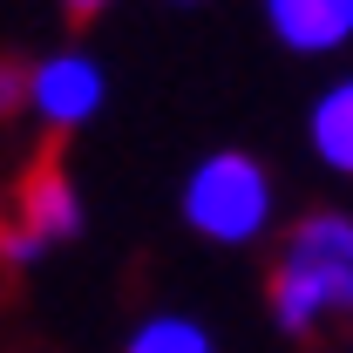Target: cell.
Masks as SVG:
<instances>
[{
	"label": "cell",
	"instance_id": "cell-6",
	"mask_svg": "<svg viewBox=\"0 0 353 353\" xmlns=\"http://www.w3.org/2000/svg\"><path fill=\"white\" fill-rule=\"evenodd\" d=\"M306 136H312V157H319L333 176H353V75L333 82L319 102H312Z\"/></svg>",
	"mask_w": 353,
	"mask_h": 353
},
{
	"label": "cell",
	"instance_id": "cell-3",
	"mask_svg": "<svg viewBox=\"0 0 353 353\" xmlns=\"http://www.w3.org/2000/svg\"><path fill=\"white\" fill-rule=\"evenodd\" d=\"M102 95H109L102 61H95V54H82V48L48 54L41 68L28 75V102H34V116H41V123H54V130H82L88 116L102 109Z\"/></svg>",
	"mask_w": 353,
	"mask_h": 353
},
{
	"label": "cell",
	"instance_id": "cell-9",
	"mask_svg": "<svg viewBox=\"0 0 353 353\" xmlns=\"http://www.w3.org/2000/svg\"><path fill=\"white\" fill-rule=\"evenodd\" d=\"M61 7H75V14H95V7H109V0H61Z\"/></svg>",
	"mask_w": 353,
	"mask_h": 353
},
{
	"label": "cell",
	"instance_id": "cell-2",
	"mask_svg": "<svg viewBox=\"0 0 353 353\" xmlns=\"http://www.w3.org/2000/svg\"><path fill=\"white\" fill-rule=\"evenodd\" d=\"M183 224L211 245H252L272 224V176L259 157L245 150H218L204 157L190 183H183Z\"/></svg>",
	"mask_w": 353,
	"mask_h": 353
},
{
	"label": "cell",
	"instance_id": "cell-4",
	"mask_svg": "<svg viewBox=\"0 0 353 353\" xmlns=\"http://www.w3.org/2000/svg\"><path fill=\"white\" fill-rule=\"evenodd\" d=\"M265 21L292 54H333L353 41V0H265Z\"/></svg>",
	"mask_w": 353,
	"mask_h": 353
},
{
	"label": "cell",
	"instance_id": "cell-5",
	"mask_svg": "<svg viewBox=\"0 0 353 353\" xmlns=\"http://www.w3.org/2000/svg\"><path fill=\"white\" fill-rule=\"evenodd\" d=\"M14 231H28L34 245H54V238H75L82 231V197H75V183L68 176H34L28 190H21V218Z\"/></svg>",
	"mask_w": 353,
	"mask_h": 353
},
{
	"label": "cell",
	"instance_id": "cell-7",
	"mask_svg": "<svg viewBox=\"0 0 353 353\" xmlns=\"http://www.w3.org/2000/svg\"><path fill=\"white\" fill-rule=\"evenodd\" d=\"M130 353H218V347H211V333H204L197 319L157 312V319H143V326L130 333Z\"/></svg>",
	"mask_w": 353,
	"mask_h": 353
},
{
	"label": "cell",
	"instance_id": "cell-8",
	"mask_svg": "<svg viewBox=\"0 0 353 353\" xmlns=\"http://www.w3.org/2000/svg\"><path fill=\"white\" fill-rule=\"evenodd\" d=\"M21 102H28V75L0 68V109H21Z\"/></svg>",
	"mask_w": 353,
	"mask_h": 353
},
{
	"label": "cell",
	"instance_id": "cell-1",
	"mask_svg": "<svg viewBox=\"0 0 353 353\" xmlns=\"http://www.w3.org/2000/svg\"><path fill=\"white\" fill-rule=\"evenodd\" d=\"M326 312H353V218L319 211L292 231L279 279H272V319L285 333H312Z\"/></svg>",
	"mask_w": 353,
	"mask_h": 353
},
{
	"label": "cell",
	"instance_id": "cell-10",
	"mask_svg": "<svg viewBox=\"0 0 353 353\" xmlns=\"http://www.w3.org/2000/svg\"><path fill=\"white\" fill-rule=\"evenodd\" d=\"M176 7H197V0H176Z\"/></svg>",
	"mask_w": 353,
	"mask_h": 353
}]
</instances>
